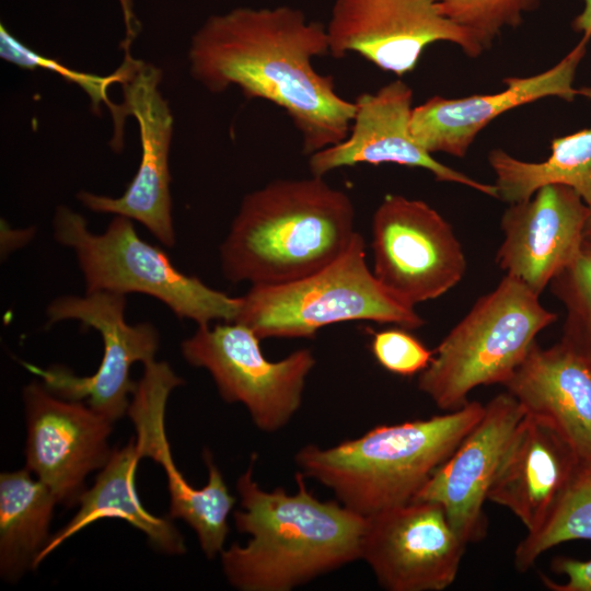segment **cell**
<instances>
[{
	"mask_svg": "<svg viewBox=\"0 0 591 591\" xmlns=\"http://www.w3.org/2000/svg\"><path fill=\"white\" fill-rule=\"evenodd\" d=\"M413 100V89L402 79L358 95L348 136L309 155L311 175L323 177L333 170L360 163H393L427 170L438 182L464 185L498 199L494 184L480 183L442 164L415 140L410 131Z\"/></svg>",
	"mask_w": 591,
	"mask_h": 591,
	"instance_id": "2e32d148",
	"label": "cell"
},
{
	"mask_svg": "<svg viewBox=\"0 0 591 591\" xmlns=\"http://www.w3.org/2000/svg\"><path fill=\"white\" fill-rule=\"evenodd\" d=\"M51 490L27 470L0 475V573L18 581L35 563L53 534Z\"/></svg>",
	"mask_w": 591,
	"mask_h": 591,
	"instance_id": "603a6c76",
	"label": "cell"
},
{
	"mask_svg": "<svg viewBox=\"0 0 591 591\" xmlns=\"http://www.w3.org/2000/svg\"><path fill=\"white\" fill-rule=\"evenodd\" d=\"M557 315L519 279L506 275L449 332L419 374L418 389L444 412L463 407L482 385L505 384L540 332Z\"/></svg>",
	"mask_w": 591,
	"mask_h": 591,
	"instance_id": "5b68a950",
	"label": "cell"
},
{
	"mask_svg": "<svg viewBox=\"0 0 591 591\" xmlns=\"http://www.w3.org/2000/svg\"><path fill=\"white\" fill-rule=\"evenodd\" d=\"M143 373L132 394L127 415L136 430V444L143 457L159 463L166 476L170 518L182 519L196 533L202 553L212 559L223 551L229 533V515L235 498L230 494L212 454L204 450L208 482L193 487L173 461L165 433V407L174 389L184 381L164 361L143 364Z\"/></svg>",
	"mask_w": 591,
	"mask_h": 591,
	"instance_id": "7c38bea8",
	"label": "cell"
},
{
	"mask_svg": "<svg viewBox=\"0 0 591 591\" xmlns=\"http://www.w3.org/2000/svg\"><path fill=\"white\" fill-rule=\"evenodd\" d=\"M441 12L473 36L482 51L491 48L506 27H518L540 0H438Z\"/></svg>",
	"mask_w": 591,
	"mask_h": 591,
	"instance_id": "83f0119b",
	"label": "cell"
},
{
	"mask_svg": "<svg viewBox=\"0 0 591 591\" xmlns=\"http://www.w3.org/2000/svg\"><path fill=\"white\" fill-rule=\"evenodd\" d=\"M524 415V408L509 392L491 398L482 419L414 498L439 503L465 544L477 543L487 533L484 503L507 444Z\"/></svg>",
	"mask_w": 591,
	"mask_h": 591,
	"instance_id": "ac0fdd59",
	"label": "cell"
},
{
	"mask_svg": "<svg viewBox=\"0 0 591 591\" xmlns=\"http://www.w3.org/2000/svg\"><path fill=\"white\" fill-rule=\"evenodd\" d=\"M325 25L332 57L355 53L397 77L412 72L433 43L456 45L470 58L483 54L438 0H335Z\"/></svg>",
	"mask_w": 591,
	"mask_h": 591,
	"instance_id": "8fae6325",
	"label": "cell"
},
{
	"mask_svg": "<svg viewBox=\"0 0 591 591\" xmlns=\"http://www.w3.org/2000/svg\"><path fill=\"white\" fill-rule=\"evenodd\" d=\"M371 232L375 278L410 306L441 297L465 275L466 257L452 225L424 200L385 195Z\"/></svg>",
	"mask_w": 591,
	"mask_h": 591,
	"instance_id": "30bf717a",
	"label": "cell"
},
{
	"mask_svg": "<svg viewBox=\"0 0 591 591\" xmlns=\"http://www.w3.org/2000/svg\"><path fill=\"white\" fill-rule=\"evenodd\" d=\"M260 340L239 322L198 325L182 341L181 352L189 364L210 373L223 401L243 404L258 430L276 432L299 410L316 361L309 348L270 361Z\"/></svg>",
	"mask_w": 591,
	"mask_h": 591,
	"instance_id": "ba28073f",
	"label": "cell"
},
{
	"mask_svg": "<svg viewBox=\"0 0 591 591\" xmlns=\"http://www.w3.org/2000/svg\"><path fill=\"white\" fill-rule=\"evenodd\" d=\"M0 56L1 58L25 69L42 68L57 72L66 80L79 85L90 96L93 111L97 112L101 104H105L112 111L115 123V136L112 141V146L116 149L123 144V126L124 118L126 117L124 105H116L107 96V89L111 84L124 82L130 68V59H126L124 63L115 73L101 77L97 74L81 73L71 70L58 61L44 57L30 47L21 43L15 36L10 34L8 30L0 26Z\"/></svg>",
	"mask_w": 591,
	"mask_h": 591,
	"instance_id": "484cf974",
	"label": "cell"
},
{
	"mask_svg": "<svg viewBox=\"0 0 591 591\" xmlns=\"http://www.w3.org/2000/svg\"><path fill=\"white\" fill-rule=\"evenodd\" d=\"M583 237L591 243V206H589V213L584 224Z\"/></svg>",
	"mask_w": 591,
	"mask_h": 591,
	"instance_id": "d6a6232c",
	"label": "cell"
},
{
	"mask_svg": "<svg viewBox=\"0 0 591 591\" xmlns=\"http://www.w3.org/2000/svg\"><path fill=\"white\" fill-rule=\"evenodd\" d=\"M554 571L566 576L567 581L558 583L543 576L545 587L553 591H591V559L578 560L556 557L552 564Z\"/></svg>",
	"mask_w": 591,
	"mask_h": 591,
	"instance_id": "f546056e",
	"label": "cell"
},
{
	"mask_svg": "<svg viewBox=\"0 0 591 591\" xmlns=\"http://www.w3.org/2000/svg\"><path fill=\"white\" fill-rule=\"evenodd\" d=\"M328 54L326 25L303 11L243 7L209 16L192 37L188 61L209 92L235 85L246 99L283 109L311 155L343 141L356 112L333 77L314 69L312 60Z\"/></svg>",
	"mask_w": 591,
	"mask_h": 591,
	"instance_id": "6da1fadb",
	"label": "cell"
},
{
	"mask_svg": "<svg viewBox=\"0 0 591 591\" xmlns=\"http://www.w3.org/2000/svg\"><path fill=\"white\" fill-rule=\"evenodd\" d=\"M161 79L160 69L131 59L121 83L125 113L137 120L141 146L139 167L126 192L115 198L81 190L77 198L91 211L140 222L171 247L175 244L169 167L173 116L159 91Z\"/></svg>",
	"mask_w": 591,
	"mask_h": 591,
	"instance_id": "9a60e30c",
	"label": "cell"
},
{
	"mask_svg": "<svg viewBox=\"0 0 591 591\" xmlns=\"http://www.w3.org/2000/svg\"><path fill=\"white\" fill-rule=\"evenodd\" d=\"M142 459L135 439L123 448H114L93 486L79 499V509L71 520L53 534L39 553L35 569L65 541L97 520L116 518L141 531L151 546L163 554L182 555L184 538L169 518L151 514L140 502L136 489V473Z\"/></svg>",
	"mask_w": 591,
	"mask_h": 591,
	"instance_id": "7402d4cb",
	"label": "cell"
},
{
	"mask_svg": "<svg viewBox=\"0 0 591 591\" xmlns=\"http://www.w3.org/2000/svg\"><path fill=\"white\" fill-rule=\"evenodd\" d=\"M355 207L323 177L279 178L246 194L220 246L231 282H291L337 259L351 243Z\"/></svg>",
	"mask_w": 591,
	"mask_h": 591,
	"instance_id": "3957f363",
	"label": "cell"
},
{
	"mask_svg": "<svg viewBox=\"0 0 591 591\" xmlns=\"http://www.w3.org/2000/svg\"><path fill=\"white\" fill-rule=\"evenodd\" d=\"M257 455L236 482L239 532L251 538L220 553L223 573L241 591H290L361 559L367 518L337 500L321 501L298 472V491L263 489L254 479Z\"/></svg>",
	"mask_w": 591,
	"mask_h": 591,
	"instance_id": "7a4b0ae2",
	"label": "cell"
},
{
	"mask_svg": "<svg viewBox=\"0 0 591 591\" xmlns=\"http://www.w3.org/2000/svg\"><path fill=\"white\" fill-rule=\"evenodd\" d=\"M577 93L578 95H581L583 97L591 100V85L581 86L577 89Z\"/></svg>",
	"mask_w": 591,
	"mask_h": 591,
	"instance_id": "836d02e7",
	"label": "cell"
},
{
	"mask_svg": "<svg viewBox=\"0 0 591 591\" xmlns=\"http://www.w3.org/2000/svg\"><path fill=\"white\" fill-rule=\"evenodd\" d=\"M53 230L55 240L73 251L85 292L150 296L178 318L198 325L237 317L241 297H230L178 270L162 250L138 235L127 217L114 216L104 232L95 233L82 215L58 206Z\"/></svg>",
	"mask_w": 591,
	"mask_h": 591,
	"instance_id": "8992f818",
	"label": "cell"
},
{
	"mask_svg": "<svg viewBox=\"0 0 591 591\" xmlns=\"http://www.w3.org/2000/svg\"><path fill=\"white\" fill-rule=\"evenodd\" d=\"M350 321L392 323L408 331L426 323L414 306L375 278L359 232L337 259L312 275L281 285L251 286L241 297L234 322L264 339L311 338L325 326Z\"/></svg>",
	"mask_w": 591,
	"mask_h": 591,
	"instance_id": "52a82bcc",
	"label": "cell"
},
{
	"mask_svg": "<svg viewBox=\"0 0 591 591\" xmlns=\"http://www.w3.org/2000/svg\"><path fill=\"white\" fill-rule=\"evenodd\" d=\"M576 540L591 541V461L580 460L544 522L518 544L514 567L528 571L549 548Z\"/></svg>",
	"mask_w": 591,
	"mask_h": 591,
	"instance_id": "d4e9b609",
	"label": "cell"
},
{
	"mask_svg": "<svg viewBox=\"0 0 591 591\" xmlns=\"http://www.w3.org/2000/svg\"><path fill=\"white\" fill-rule=\"evenodd\" d=\"M589 206L570 187L538 188L528 200L509 204L500 228L497 265L536 296L579 254Z\"/></svg>",
	"mask_w": 591,
	"mask_h": 591,
	"instance_id": "e0dca14e",
	"label": "cell"
},
{
	"mask_svg": "<svg viewBox=\"0 0 591 591\" xmlns=\"http://www.w3.org/2000/svg\"><path fill=\"white\" fill-rule=\"evenodd\" d=\"M1 258L7 257L13 251L25 246L35 236V227L23 229L12 228L5 220L1 219Z\"/></svg>",
	"mask_w": 591,
	"mask_h": 591,
	"instance_id": "4dcf8cb0",
	"label": "cell"
},
{
	"mask_svg": "<svg viewBox=\"0 0 591 591\" xmlns=\"http://www.w3.org/2000/svg\"><path fill=\"white\" fill-rule=\"evenodd\" d=\"M580 457L548 419L525 413L501 456L487 500L535 531L569 483Z\"/></svg>",
	"mask_w": 591,
	"mask_h": 591,
	"instance_id": "ffe728a7",
	"label": "cell"
},
{
	"mask_svg": "<svg viewBox=\"0 0 591 591\" xmlns=\"http://www.w3.org/2000/svg\"><path fill=\"white\" fill-rule=\"evenodd\" d=\"M551 150L542 162L522 161L499 148L491 150L488 163L498 199L508 205L528 200L538 188L558 184L572 188L591 206V126L555 137Z\"/></svg>",
	"mask_w": 591,
	"mask_h": 591,
	"instance_id": "cb8c5ba5",
	"label": "cell"
},
{
	"mask_svg": "<svg viewBox=\"0 0 591 591\" xmlns=\"http://www.w3.org/2000/svg\"><path fill=\"white\" fill-rule=\"evenodd\" d=\"M125 309L126 296L107 291L57 297L47 306L48 325L77 321L84 329L94 328L100 333L104 352L92 375L79 376L63 366L22 364L39 376L53 394L69 401H85L92 409L115 422L127 415L137 389L138 382L130 378L131 366L155 360L160 345V335L153 324H128Z\"/></svg>",
	"mask_w": 591,
	"mask_h": 591,
	"instance_id": "9c48e42d",
	"label": "cell"
},
{
	"mask_svg": "<svg viewBox=\"0 0 591 591\" xmlns=\"http://www.w3.org/2000/svg\"><path fill=\"white\" fill-rule=\"evenodd\" d=\"M588 43L581 38L559 62L543 72L503 79L506 88L500 92L426 100L413 109V137L431 154L464 158L477 135L501 114L545 97L572 102L578 95L573 88L576 72Z\"/></svg>",
	"mask_w": 591,
	"mask_h": 591,
	"instance_id": "d6986e66",
	"label": "cell"
},
{
	"mask_svg": "<svg viewBox=\"0 0 591 591\" xmlns=\"http://www.w3.org/2000/svg\"><path fill=\"white\" fill-rule=\"evenodd\" d=\"M484 413L485 405L468 401L427 419L374 427L334 447L304 445L294 462L304 477L369 518L413 501Z\"/></svg>",
	"mask_w": 591,
	"mask_h": 591,
	"instance_id": "277c9868",
	"label": "cell"
},
{
	"mask_svg": "<svg viewBox=\"0 0 591 591\" xmlns=\"http://www.w3.org/2000/svg\"><path fill=\"white\" fill-rule=\"evenodd\" d=\"M405 328H390L373 334L371 351L387 371L409 376L422 372L431 362L433 351Z\"/></svg>",
	"mask_w": 591,
	"mask_h": 591,
	"instance_id": "f1b7e54d",
	"label": "cell"
},
{
	"mask_svg": "<svg viewBox=\"0 0 591 591\" xmlns=\"http://www.w3.org/2000/svg\"><path fill=\"white\" fill-rule=\"evenodd\" d=\"M572 28L582 33V38L590 40L591 38V0H584L582 11L573 19Z\"/></svg>",
	"mask_w": 591,
	"mask_h": 591,
	"instance_id": "1f68e13d",
	"label": "cell"
},
{
	"mask_svg": "<svg viewBox=\"0 0 591 591\" xmlns=\"http://www.w3.org/2000/svg\"><path fill=\"white\" fill-rule=\"evenodd\" d=\"M566 309L561 340L591 359V243L549 283Z\"/></svg>",
	"mask_w": 591,
	"mask_h": 591,
	"instance_id": "4316f807",
	"label": "cell"
},
{
	"mask_svg": "<svg viewBox=\"0 0 591 591\" xmlns=\"http://www.w3.org/2000/svg\"><path fill=\"white\" fill-rule=\"evenodd\" d=\"M26 422L25 468L57 502L77 506L90 473L101 470L113 449V422L86 403L61 398L32 381L22 391Z\"/></svg>",
	"mask_w": 591,
	"mask_h": 591,
	"instance_id": "4fadbf2b",
	"label": "cell"
},
{
	"mask_svg": "<svg viewBox=\"0 0 591 591\" xmlns=\"http://www.w3.org/2000/svg\"><path fill=\"white\" fill-rule=\"evenodd\" d=\"M466 545L439 503L414 500L367 518L361 559L389 591H441L454 582Z\"/></svg>",
	"mask_w": 591,
	"mask_h": 591,
	"instance_id": "5bb4252c",
	"label": "cell"
},
{
	"mask_svg": "<svg viewBox=\"0 0 591 591\" xmlns=\"http://www.w3.org/2000/svg\"><path fill=\"white\" fill-rule=\"evenodd\" d=\"M503 386L525 413L553 422L580 460L591 461V359L563 340L549 348L535 341Z\"/></svg>",
	"mask_w": 591,
	"mask_h": 591,
	"instance_id": "44dd1931",
	"label": "cell"
}]
</instances>
